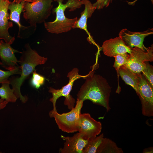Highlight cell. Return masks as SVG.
Returning <instances> with one entry per match:
<instances>
[{
    "mask_svg": "<svg viewBox=\"0 0 153 153\" xmlns=\"http://www.w3.org/2000/svg\"><path fill=\"white\" fill-rule=\"evenodd\" d=\"M77 94V99L83 101L89 100L105 107L107 112L111 109L109 100L111 88L107 80L99 75L90 72Z\"/></svg>",
    "mask_w": 153,
    "mask_h": 153,
    "instance_id": "cell-1",
    "label": "cell"
},
{
    "mask_svg": "<svg viewBox=\"0 0 153 153\" xmlns=\"http://www.w3.org/2000/svg\"><path fill=\"white\" fill-rule=\"evenodd\" d=\"M129 56V54L125 53L117 55L115 58V61L113 65L117 72L120 66L125 65L127 63Z\"/></svg>",
    "mask_w": 153,
    "mask_h": 153,
    "instance_id": "cell-23",
    "label": "cell"
},
{
    "mask_svg": "<svg viewBox=\"0 0 153 153\" xmlns=\"http://www.w3.org/2000/svg\"><path fill=\"white\" fill-rule=\"evenodd\" d=\"M118 73L126 83L132 87L137 94L138 83V74L133 72L124 65L120 67Z\"/></svg>",
    "mask_w": 153,
    "mask_h": 153,
    "instance_id": "cell-17",
    "label": "cell"
},
{
    "mask_svg": "<svg viewBox=\"0 0 153 153\" xmlns=\"http://www.w3.org/2000/svg\"><path fill=\"white\" fill-rule=\"evenodd\" d=\"M1 65L0 62V65ZM21 70L20 66H17L15 69L7 71H3L0 69V84L9 82V78L11 76L16 74L20 75Z\"/></svg>",
    "mask_w": 153,
    "mask_h": 153,
    "instance_id": "cell-21",
    "label": "cell"
},
{
    "mask_svg": "<svg viewBox=\"0 0 153 153\" xmlns=\"http://www.w3.org/2000/svg\"><path fill=\"white\" fill-rule=\"evenodd\" d=\"M153 61V46L147 48L144 51L135 47L132 49L128 61L124 65L133 72L141 73L146 67L145 62Z\"/></svg>",
    "mask_w": 153,
    "mask_h": 153,
    "instance_id": "cell-7",
    "label": "cell"
},
{
    "mask_svg": "<svg viewBox=\"0 0 153 153\" xmlns=\"http://www.w3.org/2000/svg\"><path fill=\"white\" fill-rule=\"evenodd\" d=\"M85 6L84 10L81 13V17L77 20L72 28H78L83 29L89 34L87 29V21L88 18L91 17L96 9L88 0H81Z\"/></svg>",
    "mask_w": 153,
    "mask_h": 153,
    "instance_id": "cell-16",
    "label": "cell"
},
{
    "mask_svg": "<svg viewBox=\"0 0 153 153\" xmlns=\"http://www.w3.org/2000/svg\"><path fill=\"white\" fill-rule=\"evenodd\" d=\"M53 0H37L30 3L25 1L23 17L32 26L45 22L51 13Z\"/></svg>",
    "mask_w": 153,
    "mask_h": 153,
    "instance_id": "cell-4",
    "label": "cell"
},
{
    "mask_svg": "<svg viewBox=\"0 0 153 153\" xmlns=\"http://www.w3.org/2000/svg\"><path fill=\"white\" fill-rule=\"evenodd\" d=\"M9 82L2 84L0 87V97L8 102L14 103L17 98L14 93L13 90L11 89Z\"/></svg>",
    "mask_w": 153,
    "mask_h": 153,
    "instance_id": "cell-19",
    "label": "cell"
},
{
    "mask_svg": "<svg viewBox=\"0 0 153 153\" xmlns=\"http://www.w3.org/2000/svg\"><path fill=\"white\" fill-rule=\"evenodd\" d=\"M146 67L142 72L148 81L151 85L153 87V68L148 61L145 62Z\"/></svg>",
    "mask_w": 153,
    "mask_h": 153,
    "instance_id": "cell-24",
    "label": "cell"
},
{
    "mask_svg": "<svg viewBox=\"0 0 153 153\" xmlns=\"http://www.w3.org/2000/svg\"><path fill=\"white\" fill-rule=\"evenodd\" d=\"M102 128L101 122L94 119L89 113L80 114L78 131L83 139L88 140L94 138L100 134Z\"/></svg>",
    "mask_w": 153,
    "mask_h": 153,
    "instance_id": "cell-9",
    "label": "cell"
},
{
    "mask_svg": "<svg viewBox=\"0 0 153 153\" xmlns=\"http://www.w3.org/2000/svg\"><path fill=\"white\" fill-rule=\"evenodd\" d=\"M153 29H149L142 32H133L126 28L121 30L119 34V37L125 44L131 48L137 47L145 51L147 49L143 44L145 38L152 34Z\"/></svg>",
    "mask_w": 153,
    "mask_h": 153,
    "instance_id": "cell-10",
    "label": "cell"
},
{
    "mask_svg": "<svg viewBox=\"0 0 153 153\" xmlns=\"http://www.w3.org/2000/svg\"><path fill=\"white\" fill-rule=\"evenodd\" d=\"M54 1L58 4V6L52 10L53 12L56 13V18L52 22H45L44 27L48 32L52 33L68 32L72 28L78 19L77 17L73 19L66 18L64 11L67 8L70 9V11H74L80 8L83 3L80 0H68L65 4L63 3V0Z\"/></svg>",
    "mask_w": 153,
    "mask_h": 153,
    "instance_id": "cell-3",
    "label": "cell"
},
{
    "mask_svg": "<svg viewBox=\"0 0 153 153\" xmlns=\"http://www.w3.org/2000/svg\"><path fill=\"white\" fill-rule=\"evenodd\" d=\"M8 103L4 99L1 98L0 99V110L5 108Z\"/></svg>",
    "mask_w": 153,
    "mask_h": 153,
    "instance_id": "cell-26",
    "label": "cell"
},
{
    "mask_svg": "<svg viewBox=\"0 0 153 153\" xmlns=\"http://www.w3.org/2000/svg\"><path fill=\"white\" fill-rule=\"evenodd\" d=\"M78 71V69L75 68L69 72L67 76L69 78L68 83L61 89H56L52 87H50L48 92L52 95V97L50 99V101L53 104V110H57L56 107V101L58 98L61 96L65 97L64 104L67 106L68 109H71L74 107L75 101L70 94L73 83L77 79L81 78H84L86 76V75L82 76L79 75Z\"/></svg>",
    "mask_w": 153,
    "mask_h": 153,
    "instance_id": "cell-6",
    "label": "cell"
},
{
    "mask_svg": "<svg viewBox=\"0 0 153 153\" xmlns=\"http://www.w3.org/2000/svg\"><path fill=\"white\" fill-rule=\"evenodd\" d=\"M61 137L65 141L63 148L60 150L61 153H83L88 142V140L83 139L79 133L71 137L61 135Z\"/></svg>",
    "mask_w": 153,
    "mask_h": 153,
    "instance_id": "cell-14",
    "label": "cell"
},
{
    "mask_svg": "<svg viewBox=\"0 0 153 153\" xmlns=\"http://www.w3.org/2000/svg\"><path fill=\"white\" fill-rule=\"evenodd\" d=\"M83 101L77 99L75 106L69 112L60 114L57 110H52L49 114L50 118H54L58 128L62 131L72 133L78 131L80 115Z\"/></svg>",
    "mask_w": 153,
    "mask_h": 153,
    "instance_id": "cell-5",
    "label": "cell"
},
{
    "mask_svg": "<svg viewBox=\"0 0 153 153\" xmlns=\"http://www.w3.org/2000/svg\"><path fill=\"white\" fill-rule=\"evenodd\" d=\"M37 0H24L25 1H27L29 2L33 3Z\"/></svg>",
    "mask_w": 153,
    "mask_h": 153,
    "instance_id": "cell-28",
    "label": "cell"
},
{
    "mask_svg": "<svg viewBox=\"0 0 153 153\" xmlns=\"http://www.w3.org/2000/svg\"><path fill=\"white\" fill-rule=\"evenodd\" d=\"M104 136L103 133L94 138L88 140V142L83 150V153H96Z\"/></svg>",
    "mask_w": 153,
    "mask_h": 153,
    "instance_id": "cell-20",
    "label": "cell"
},
{
    "mask_svg": "<svg viewBox=\"0 0 153 153\" xmlns=\"http://www.w3.org/2000/svg\"><path fill=\"white\" fill-rule=\"evenodd\" d=\"M10 2L9 0H0V39H3L6 42L14 41L15 39L14 36H11L8 32V29L13 26L12 22L8 21Z\"/></svg>",
    "mask_w": 153,
    "mask_h": 153,
    "instance_id": "cell-12",
    "label": "cell"
},
{
    "mask_svg": "<svg viewBox=\"0 0 153 153\" xmlns=\"http://www.w3.org/2000/svg\"><path fill=\"white\" fill-rule=\"evenodd\" d=\"M25 48L18 60L20 65V76L19 77L9 80L14 94L23 103H26L28 98L27 96L22 95L21 93L20 88L23 83L35 70L37 66L44 64L47 60V58L40 56L35 50L32 49L29 44L25 45Z\"/></svg>",
    "mask_w": 153,
    "mask_h": 153,
    "instance_id": "cell-2",
    "label": "cell"
},
{
    "mask_svg": "<svg viewBox=\"0 0 153 153\" xmlns=\"http://www.w3.org/2000/svg\"><path fill=\"white\" fill-rule=\"evenodd\" d=\"M25 1L22 0L20 2L16 3L14 1L10 2L8 6V9L10 11L9 20L13 21L17 24L19 27L18 33L22 30L28 29L32 26H24L21 24L20 22L21 13L23 12Z\"/></svg>",
    "mask_w": 153,
    "mask_h": 153,
    "instance_id": "cell-15",
    "label": "cell"
},
{
    "mask_svg": "<svg viewBox=\"0 0 153 153\" xmlns=\"http://www.w3.org/2000/svg\"><path fill=\"white\" fill-rule=\"evenodd\" d=\"M153 147H149L145 148L143 150V153H152L153 152Z\"/></svg>",
    "mask_w": 153,
    "mask_h": 153,
    "instance_id": "cell-27",
    "label": "cell"
},
{
    "mask_svg": "<svg viewBox=\"0 0 153 153\" xmlns=\"http://www.w3.org/2000/svg\"><path fill=\"white\" fill-rule=\"evenodd\" d=\"M138 95L141 104L142 114L144 116H153V87L143 74L138 73Z\"/></svg>",
    "mask_w": 153,
    "mask_h": 153,
    "instance_id": "cell-8",
    "label": "cell"
},
{
    "mask_svg": "<svg viewBox=\"0 0 153 153\" xmlns=\"http://www.w3.org/2000/svg\"><path fill=\"white\" fill-rule=\"evenodd\" d=\"M122 149L118 147L114 141L109 138H103L96 153H123Z\"/></svg>",
    "mask_w": 153,
    "mask_h": 153,
    "instance_id": "cell-18",
    "label": "cell"
},
{
    "mask_svg": "<svg viewBox=\"0 0 153 153\" xmlns=\"http://www.w3.org/2000/svg\"><path fill=\"white\" fill-rule=\"evenodd\" d=\"M114 0H97L95 3L92 4L94 7L96 9H100L104 7H107L109 6L110 3Z\"/></svg>",
    "mask_w": 153,
    "mask_h": 153,
    "instance_id": "cell-25",
    "label": "cell"
},
{
    "mask_svg": "<svg viewBox=\"0 0 153 153\" xmlns=\"http://www.w3.org/2000/svg\"><path fill=\"white\" fill-rule=\"evenodd\" d=\"M32 75L30 80V84L33 87L38 89L44 83V77L37 73L36 70L32 73Z\"/></svg>",
    "mask_w": 153,
    "mask_h": 153,
    "instance_id": "cell-22",
    "label": "cell"
},
{
    "mask_svg": "<svg viewBox=\"0 0 153 153\" xmlns=\"http://www.w3.org/2000/svg\"><path fill=\"white\" fill-rule=\"evenodd\" d=\"M102 48L105 55L114 57L118 54L125 53L130 54L132 49L126 45L119 37L105 41Z\"/></svg>",
    "mask_w": 153,
    "mask_h": 153,
    "instance_id": "cell-13",
    "label": "cell"
},
{
    "mask_svg": "<svg viewBox=\"0 0 153 153\" xmlns=\"http://www.w3.org/2000/svg\"><path fill=\"white\" fill-rule=\"evenodd\" d=\"M14 41L9 42H4L0 41V58L1 60V65L5 69L11 70L15 69L18 66V60L14 53H20L19 52L12 48L10 45Z\"/></svg>",
    "mask_w": 153,
    "mask_h": 153,
    "instance_id": "cell-11",
    "label": "cell"
},
{
    "mask_svg": "<svg viewBox=\"0 0 153 153\" xmlns=\"http://www.w3.org/2000/svg\"><path fill=\"white\" fill-rule=\"evenodd\" d=\"M22 0H14V1L16 3L20 2Z\"/></svg>",
    "mask_w": 153,
    "mask_h": 153,
    "instance_id": "cell-29",
    "label": "cell"
}]
</instances>
